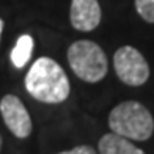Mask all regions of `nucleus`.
Here are the masks:
<instances>
[{"mask_svg": "<svg viewBox=\"0 0 154 154\" xmlns=\"http://www.w3.org/2000/svg\"><path fill=\"white\" fill-rule=\"evenodd\" d=\"M25 90L32 97L44 104H60L68 99L71 83L60 65L49 57H41L25 74Z\"/></svg>", "mask_w": 154, "mask_h": 154, "instance_id": "1", "label": "nucleus"}, {"mask_svg": "<svg viewBox=\"0 0 154 154\" xmlns=\"http://www.w3.org/2000/svg\"><path fill=\"white\" fill-rule=\"evenodd\" d=\"M109 128L116 135L128 140L145 142L154 132L151 112L137 101H124L112 109L109 115Z\"/></svg>", "mask_w": 154, "mask_h": 154, "instance_id": "2", "label": "nucleus"}, {"mask_svg": "<svg viewBox=\"0 0 154 154\" xmlns=\"http://www.w3.org/2000/svg\"><path fill=\"white\" fill-rule=\"evenodd\" d=\"M68 63L80 80L96 83L107 75V57L102 47L90 39L75 41L68 49Z\"/></svg>", "mask_w": 154, "mask_h": 154, "instance_id": "3", "label": "nucleus"}, {"mask_svg": "<svg viewBox=\"0 0 154 154\" xmlns=\"http://www.w3.org/2000/svg\"><path fill=\"white\" fill-rule=\"evenodd\" d=\"M113 68L118 79L129 87H140L149 79L148 61L138 49L132 46H123L115 52Z\"/></svg>", "mask_w": 154, "mask_h": 154, "instance_id": "4", "label": "nucleus"}, {"mask_svg": "<svg viewBox=\"0 0 154 154\" xmlns=\"http://www.w3.org/2000/svg\"><path fill=\"white\" fill-rule=\"evenodd\" d=\"M0 113L10 132L17 138H27L32 134L33 124L24 102L14 94H5L0 99Z\"/></svg>", "mask_w": 154, "mask_h": 154, "instance_id": "5", "label": "nucleus"}, {"mask_svg": "<svg viewBox=\"0 0 154 154\" xmlns=\"http://www.w3.org/2000/svg\"><path fill=\"white\" fill-rule=\"evenodd\" d=\"M102 11L97 0H71L69 20L79 32H93L101 24Z\"/></svg>", "mask_w": 154, "mask_h": 154, "instance_id": "6", "label": "nucleus"}, {"mask_svg": "<svg viewBox=\"0 0 154 154\" xmlns=\"http://www.w3.org/2000/svg\"><path fill=\"white\" fill-rule=\"evenodd\" d=\"M97 154H145V151L135 146L131 140L112 132L101 137L97 143Z\"/></svg>", "mask_w": 154, "mask_h": 154, "instance_id": "7", "label": "nucleus"}, {"mask_svg": "<svg viewBox=\"0 0 154 154\" xmlns=\"http://www.w3.org/2000/svg\"><path fill=\"white\" fill-rule=\"evenodd\" d=\"M33 38L32 35L29 33H24L17 38L14 47L11 51V55H10V60L13 63V66L17 68V69H22L27 66V63L30 61L32 58V54H33Z\"/></svg>", "mask_w": 154, "mask_h": 154, "instance_id": "8", "label": "nucleus"}, {"mask_svg": "<svg viewBox=\"0 0 154 154\" xmlns=\"http://www.w3.org/2000/svg\"><path fill=\"white\" fill-rule=\"evenodd\" d=\"M138 16L149 24H154V0H135Z\"/></svg>", "mask_w": 154, "mask_h": 154, "instance_id": "9", "label": "nucleus"}, {"mask_svg": "<svg viewBox=\"0 0 154 154\" xmlns=\"http://www.w3.org/2000/svg\"><path fill=\"white\" fill-rule=\"evenodd\" d=\"M57 154H97L90 145H80V146H75L72 149H68V151H61Z\"/></svg>", "mask_w": 154, "mask_h": 154, "instance_id": "10", "label": "nucleus"}, {"mask_svg": "<svg viewBox=\"0 0 154 154\" xmlns=\"http://www.w3.org/2000/svg\"><path fill=\"white\" fill-rule=\"evenodd\" d=\"M2 32H3V20L0 17V38H2Z\"/></svg>", "mask_w": 154, "mask_h": 154, "instance_id": "11", "label": "nucleus"}, {"mask_svg": "<svg viewBox=\"0 0 154 154\" xmlns=\"http://www.w3.org/2000/svg\"><path fill=\"white\" fill-rule=\"evenodd\" d=\"M2 145H3V140H2V135H0V151H2Z\"/></svg>", "mask_w": 154, "mask_h": 154, "instance_id": "12", "label": "nucleus"}]
</instances>
